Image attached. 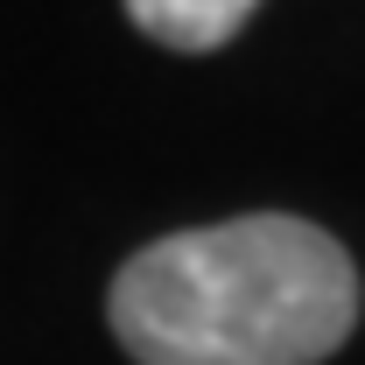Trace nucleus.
Returning a JSON list of instances; mask_svg holds the SVG:
<instances>
[{
    "label": "nucleus",
    "instance_id": "obj_1",
    "mask_svg": "<svg viewBox=\"0 0 365 365\" xmlns=\"http://www.w3.org/2000/svg\"><path fill=\"white\" fill-rule=\"evenodd\" d=\"M351 323V253L274 211L155 239L113 281V330L140 365H323Z\"/></svg>",
    "mask_w": 365,
    "mask_h": 365
},
{
    "label": "nucleus",
    "instance_id": "obj_2",
    "mask_svg": "<svg viewBox=\"0 0 365 365\" xmlns=\"http://www.w3.org/2000/svg\"><path fill=\"white\" fill-rule=\"evenodd\" d=\"M253 7L260 0H127L140 36H155L162 49H182V56H204V49L232 43Z\"/></svg>",
    "mask_w": 365,
    "mask_h": 365
}]
</instances>
